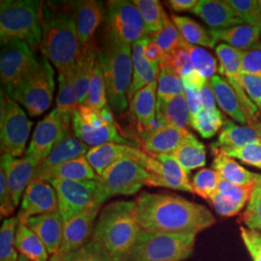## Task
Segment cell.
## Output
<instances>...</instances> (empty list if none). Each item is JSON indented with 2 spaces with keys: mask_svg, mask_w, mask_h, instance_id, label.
Masks as SVG:
<instances>
[{
  "mask_svg": "<svg viewBox=\"0 0 261 261\" xmlns=\"http://www.w3.org/2000/svg\"><path fill=\"white\" fill-rule=\"evenodd\" d=\"M241 238L253 261H261V233L257 230L240 227Z\"/></svg>",
  "mask_w": 261,
  "mask_h": 261,
  "instance_id": "54",
  "label": "cell"
},
{
  "mask_svg": "<svg viewBox=\"0 0 261 261\" xmlns=\"http://www.w3.org/2000/svg\"><path fill=\"white\" fill-rule=\"evenodd\" d=\"M98 60L103 69L110 107L115 114H120L128 108L127 93L134 71L132 47L106 28Z\"/></svg>",
  "mask_w": 261,
  "mask_h": 261,
  "instance_id": "4",
  "label": "cell"
},
{
  "mask_svg": "<svg viewBox=\"0 0 261 261\" xmlns=\"http://www.w3.org/2000/svg\"><path fill=\"white\" fill-rule=\"evenodd\" d=\"M243 222L250 229L261 230V174L253 187L249 204L243 214Z\"/></svg>",
  "mask_w": 261,
  "mask_h": 261,
  "instance_id": "49",
  "label": "cell"
},
{
  "mask_svg": "<svg viewBox=\"0 0 261 261\" xmlns=\"http://www.w3.org/2000/svg\"><path fill=\"white\" fill-rule=\"evenodd\" d=\"M254 185L242 186V185L234 184L220 178L218 192L234 202L241 203L243 205H245L246 202L250 200Z\"/></svg>",
  "mask_w": 261,
  "mask_h": 261,
  "instance_id": "50",
  "label": "cell"
},
{
  "mask_svg": "<svg viewBox=\"0 0 261 261\" xmlns=\"http://www.w3.org/2000/svg\"><path fill=\"white\" fill-rule=\"evenodd\" d=\"M147 36L162 48L165 55L172 53L185 43V40L180 34L177 28L170 19L162 29L157 32L150 33Z\"/></svg>",
  "mask_w": 261,
  "mask_h": 261,
  "instance_id": "44",
  "label": "cell"
},
{
  "mask_svg": "<svg viewBox=\"0 0 261 261\" xmlns=\"http://www.w3.org/2000/svg\"><path fill=\"white\" fill-rule=\"evenodd\" d=\"M68 4L75 17L77 34L84 47L93 41L95 31L103 21V5L96 0L72 1Z\"/></svg>",
  "mask_w": 261,
  "mask_h": 261,
  "instance_id": "19",
  "label": "cell"
},
{
  "mask_svg": "<svg viewBox=\"0 0 261 261\" xmlns=\"http://www.w3.org/2000/svg\"><path fill=\"white\" fill-rule=\"evenodd\" d=\"M98 53L99 47L94 39L84 47L83 55L75 68L68 75H58L56 108L63 112H73L85 103Z\"/></svg>",
  "mask_w": 261,
  "mask_h": 261,
  "instance_id": "7",
  "label": "cell"
},
{
  "mask_svg": "<svg viewBox=\"0 0 261 261\" xmlns=\"http://www.w3.org/2000/svg\"><path fill=\"white\" fill-rule=\"evenodd\" d=\"M16 249L20 253L19 261H48V252L45 245L25 224H19L18 226Z\"/></svg>",
  "mask_w": 261,
  "mask_h": 261,
  "instance_id": "34",
  "label": "cell"
},
{
  "mask_svg": "<svg viewBox=\"0 0 261 261\" xmlns=\"http://www.w3.org/2000/svg\"><path fill=\"white\" fill-rule=\"evenodd\" d=\"M196 234L156 233L141 230L127 261H183L195 248Z\"/></svg>",
  "mask_w": 261,
  "mask_h": 261,
  "instance_id": "6",
  "label": "cell"
},
{
  "mask_svg": "<svg viewBox=\"0 0 261 261\" xmlns=\"http://www.w3.org/2000/svg\"><path fill=\"white\" fill-rule=\"evenodd\" d=\"M210 202L212 203L216 212L224 217H232L234 215L238 214L245 206L228 199L219 192H217V194L211 198Z\"/></svg>",
  "mask_w": 261,
  "mask_h": 261,
  "instance_id": "56",
  "label": "cell"
},
{
  "mask_svg": "<svg viewBox=\"0 0 261 261\" xmlns=\"http://www.w3.org/2000/svg\"><path fill=\"white\" fill-rule=\"evenodd\" d=\"M73 112H66L56 108L38 122L32 139L25 151V158L40 166L48 157L59 139L66 123L72 119Z\"/></svg>",
  "mask_w": 261,
  "mask_h": 261,
  "instance_id": "15",
  "label": "cell"
},
{
  "mask_svg": "<svg viewBox=\"0 0 261 261\" xmlns=\"http://www.w3.org/2000/svg\"><path fill=\"white\" fill-rule=\"evenodd\" d=\"M38 64L34 50L23 42H10L2 46L0 77L2 90L14 101L33 75Z\"/></svg>",
  "mask_w": 261,
  "mask_h": 261,
  "instance_id": "9",
  "label": "cell"
},
{
  "mask_svg": "<svg viewBox=\"0 0 261 261\" xmlns=\"http://www.w3.org/2000/svg\"><path fill=\"white\" fill-rule=\"evenodd\" d=\"M194 70L205 80L212 79L218 71V64L214 56L202 47L185 43Z\"/></svg>",
  "mask_w": 261,
  "mask_h": 261,
  "instance_id": "42",
  "label": "cell"
},
{
  "mask_svg": "<svg viewBox=\"0 0 261 261\" xmlns=\"http://www.w3.org/2000/svg\"><path fill=\"white\" fill-rule=\"evenodd\" d=\"M151 173L137 161L122 159L108 168L101 176V182L110 197L132 196L143 186L149 185Z\"/></svg>",
  "mask_w": 261,
  "mask_h": 261,
  "instance_id": "12",
  "label": "cell"
},
{
  "mask_svg": "<svg viewBox=\"0 0 261 261\" xmlns=\"http://www.w3.org/2000/svg\"><path fill=\"white\" fill-rule=\"evenodd\" d=\"M201 102L203 105V110L206 111H214L216 108V96H215L213 87L210 84V81L206 83L205 85L199 90Z\"/></svg>",
  "mask_w": 261,
  "mask_h": 261,
  "instance_id": "58",
  "label": "cell"
},
{
  "mask_svg": "<svg viewBox=\"0 0 261 261\" xmlns=\"http://www.w3.org/2000/svg\"><path fill=\"white\" fill-rule=\"evenodd\" d=\"M0 216L1 219L13 214L16 205L10 192L5 169L0 166Z\"/></svg>",
  "mask_w": 261,
  "mask_h": 261,
  "instance_id": "52",
  "label": "cell"
},
{
  "mask_svg": "<svg viewBox=\"0 0 261 261\" xmlns=\"http://www.w3.org/2000/svg\"><path fill=\"white\" fill-rule=\"evenodd\" d=\"M182 82H183V85H184L185 89L193 88L196 90H200L208 81L205 80L203 76L199 75L197 72L194 71L190 75L182 77Z\"/></svg>",
  "mask_w": 261,
  "mask_h": 261,
  "instance_id": "60",
  "label": "cell"
},
{
  "mask_svg": "<svg viewBox=\"0 0 261 261\" xmlns=\"http://www.w3.org/2000/svg\"><path fill=\"white\" fill-rule=\"evenodd\" d=\"M72 125L75 137L88 146L97 147L108 143H120L137 147L138 144L126 140L118 134L115 124L107 125L101 129H93L86 125L77 112L74 111L72 115Z\"/></svg>",
  "mask_w": 261,
  "mask_h": 261,
  "instance_id": "27",
  "label": "cell"
},
{
  "mask_svg": "<svg viewBox=\"0 0 261 261\" xmlns=\"http://www.w3.org/2000/svg\"><path fill=\"white\" fill-rule=\"evenodd\" d=\"M236 16L247 25L261 29V10L258 1L254 0H226Z\"/></svg>",
  "mask_w": 261,
  "mask_h": 261,
  "instance_id": "46",
  "label": "cell"
},
{
  "mask_svg": "<svg viewBox=\"0 0 261 261\" xmlns=\"http://www.w3.org/2000/svg\"><path fill=\"white\" fill-rule=\"evenodd\" d=\"M145 24L146 35L164 28L169 19L162 4L157 0H134Z\"/></svg>",
  "mask_w": 261,
  "mask_h": 261,
  "instance_id": "38",
  "label": "cell"
},
{
  "mask_svg": "<svg viewBox=\"0 0 261 261\" xmlns=\"http://www.w3.org/2000/svg\"><path fill=\"white\" fill-rule=\"evenodd\" d=\"M151 173L149 187H163L195 193L188 173L172 154H151L146 152L140 163Z\"/></svg>",
  "mask_w": 261,
  "mask_h": 261,
  "instance_id": "13",
  "label": "cell"
},
{
  "mask_svg": "<svg viewBox=\"0 0 261 261\" xmlns=\"http://www.w3.org/2000/svg\"><path fill=\"white\" fill-rule=\"evenodd\" d=\"M219 182L220 176L214 169L203 168L196 173L192 186L195 194L210 201L218 192Z\"/></svg>",
  "mask_w": 261,
  "mask_h": 261,
  "instance_id": "45",
  "label": "cell"
},
{
  "mask_svg": "<svg viewBox=\"0 0 261 261\" xmlns=\"http://www.w3.org/2000/svg\"><path fill=\"white\" fill-rule=\"evenodd\" d=\"M242 73L261 76V47L243 51Z\"/></svg>",
  "mask_w": 261,
  "mask_h": 261,
  "instance_id": "55",
  "label": "cell"
},
{
  "mask_svg": "<svg viewBox=\"0 0 261 261\" xmlns=\"http://www.w3.org/2000/svg\"><path fill=\"white\" fill-rule=\"evenodd\" d=\"M258 47H261V42L258 44Z\"/></svg>",
  "mask_w": 261,
  "mask_h": 261,
  "instance_id": "64",
  "label": "cell"
},
{
  "mask_svg": "<svg viewBox=\"0 0 261 261\" xmlns=\"http://www.w3.org/2000/svg\"><path fill=\"white\" fill-rule=\"evenodd\" d=\"M68 261H112L103 246L91 238Z\"/></svg>",
  "mask_w": 261,
  "mask_h": 261,
  "instance_id": "51",
  "label": "cell"
},
{
  "mask_svg": "<svg viewBox=\"0 0 261 261\" xmlns=\"http://www.w3.org/2000/svg\"><path fill=\"white\" fill-rule=\"evenodd\" d=\"M107 22V28L129 45L146 36L144 21L133 1H108Z\"/></svg>",
  "mask_w": 261,
  "mask_h": 261,
  "instance_id": "14",
  "label": "cell"
},
{
  "mask_svg": "<svg viewBox=\"0 0 261 261\" xmlns=\"http://www.w3.org/2000/svg\"><path fill=\"white\" fill-rule=\"evenodd\" d=\"M141 230L136 200H117L100 212L92 238L103 246L112 261H127Z\"/></svg>",
  "mask_w": 261,
  "mask_h": 261,
  "instance_id": "3",
  "label": "cell"
},
{
  "mask_svg": "<svg viewBox=\"0 0 261 261\" xmlns=\"http://www.w3.org/2000/svg\"><path fill=\"white\" fill-rule=\"evenodd\" d=\"M185 96H186L187 103H188L191 117L196 116L199 112L203 111V105L201 102L199 90L193 89V88H186Z\"/></svg>",
  "mask_w": 261,
  "mask_h": 261,
  "instance_id": "57",
  "label": "cell"
},
{
  "mask_svg": "<svg viewBox=\"0 0 261 261\" xmlns=\"http://www.w3.org/2000/svg\"><path fill=\"white\" fill-rule=\"evenodd\" d=\"M181 167L189 174L193 169L206 165L205 146L191 133L177 149L172 153Z\"/></svg>",
  "mask_w": 261,
  "mask_h": 261,
  "instance_id": "35",
  "label": "cell"
},
{
  "mask_svg": "<svg viewBox=\"0 0 261 261\" xmlns=\"http://www.w3.org/2000/svg\"><path fill=\"white\" fill-rule=\"evenodd\" d=\"M218 155L237 158L248 166L261 169V139L250 142L242 147L225 150Z\"/></svg>",
  "mask_w": 261,
  "mask_h": 261,
  "instance_id": "48",
  "label": "cell"
},
{
  "mask_svg": "<svg viewBox=\"0 0 261 261\" xmlns=\"http://www.w3.org/2000/svg\"><path fill=\"white\" fill-rule=\"evenodd\" d=\"M54 179L71 180V181H84L97 180L101 181V177L95 172L88 161L84 157L75 159L55 168L47 169L44 172L34 175L32 180H43L49 182Z\"/></svg>",
  "mask_w": 261,
  "mask_h": 261,
  "instance_id": "28",
  "label": "cell"
},
{
  "mask_svg": "<svg viewBox=\"0 0 261 261\" xmlns=\"http://www.w3.org/2000/svg\"><path fill=\"white\" fill-rule=\"evenodd\" d=\"M108 101L109 99H108L107 85H106V81L103 76V69L97 58L94 66L93 75L89 85L87 100L84 105L92 109L102 110L109 106Z\"/></svg>",
  "mask_w": 261,
  "mask_h": 261,
  "instance_id": "40",
  "label": "cell"
},
{
  "mask_svg": "<svg viewBox=\"0 0 261 261\" xmlns=\"http://www.w3.org/2000/svg\"><path fill=\"white\" fill-rule=\"evenodd\" d=\"M144 54L150 62L154 64H161L165 56L162 48L159 47L156 43H154L150 38L144 48Z\"/></svg>",
  "mask_w": 261,
  "mask_h": 261,
  "instance_id": "59",
  "label": "cell"
},
{
  "mask_svg": "<svg viewBox=\"0 0 261 261\" xmlns=\"http://www.w3.org/2000/svg\"><path fill=\"white\" fill-rule=\"evenodd\" d=\"M136 208L140 227L150 232L197 234L216 222L205 206L176 195L142 192Z\"/></svg>",
  "mask_w": 261,
  "mask_h": 261,
  "instance_id": "1",
  "label": "cell"
},
{
  "mask_svg": "<svg viewBox=\"0 0 261 261\" xmlns=\"http://www.w3.org/2000/svg\"><path fill=\"white\" fill-rule=\"evenodd\" d=\"M191 12L213 29H226L244 23L226 1L200 0Z\"/></svg>",
  "mask_w": 261,
  "mask_h": 261,
  "instance_id": "25",
  "label": "cell"
},
{
  "mask_svg": "<svg viewBox=\"0 0 261 261\" xmlns=\"http://www.w3.org/2000/svg\"><path fill=\"white\" fill-rule=\"evenodd\" d=\"M40 49L43 56L56 66L59 75H68L75 68L84 47L69 4L65 8L43 6Z\"/></svg>",
  "mask_w": 261,
  "mask_h": 261,
  "instance_id": "2",
  "label": "cell"
},
{
  "mask_svg": "<svg viewBox=\"0 0 261 261\" xmlns=\"http://www.w3.org/2000/svg\"><path fill=\"white\" fill-rule=\"evenodd\" d=\"M19 226L17 217L5 219L0 228V261H19L16 251V233Z\"/></svg>",
  "mask_w": 261,
  "mask_h": 261,
  "instance_id": "39",
  "label": "cell"
},
{
  "mask_svg": "<svg viewBox=\"0 0 261 261\" xmlns=\"http://www.w3.org/2000/svg\"><path fill=\"white\" fill-rule=\"evenodd\" d=\"M144 154L145 152L138 147L120 143H108L90 148L85 158L101 177L108 168L122 159L132 158L139 163Z\"/></svg>",
  "mask_w": 261,
  "mask_h": 261,
  "instance_id": "21",
  "label": "cell"
},
{
  "mask_svg": "<svg viewBox=\"0 0 261 261\" xmlns=\"http://www.w3.org/2000/svg\"><path fill=\"white\" fill-rule=\"evenodd\" d=\"M59 210L56 189L43 180H32L23 193L19 214V224H25L32 217Z\"/></svg>",
  "mask_w": 261,
  "mask_h": 261,
  "instance_id": "17",
  "label": "cell"
},
{
  "mask_svg": "<svg viewBox=\"0 0 261 261\" xmlns=\"http://www.w3.org/2000/svg\"><path fill=\"white\" fill-rule=\"evenodd\" d=\"M239 82L248 97L261 112V76L242 73Z\"/></svg>",
  "mask_w": 261,
  "mask_h": 261,
  "instance_id": "53",
  "label": "cell"
},
{
  "mask_svg": "<svg viewBox=\"0 0 261 261\" xmlns=\"http://www.w3.org/2000/svg\"><path fill=\"white\" fill-rule=\"evenodd\" d=\"M157 122L161 126H172L178 129H187L191 125L186 96L179 95L170 100L157 101Z\"/></svg>",
  "mask_w": 261,
  "mask_h": 261,
  "instance_id": "30",
  "label": "cell"
},
{
  "mask_svg": "<svg viewBox=\"0 0 261 261\" xmlns=\"http://www.w3.org/2000/svg\"><path fill=\"white\" fill-rule=\"evenodd\" d=\"M191 133L172 126H160L147 134L143 147L151 154H172Z\"/></svg>",
  "mask_w": 261,
  "mask_h": 261,
  "instance_id": "29",
  "label": "cell"
},
{
  "mask_svg": "<svg viewBox=\"0 0 261 261\" xmlns=\"http://www.w3.org/2000/svg\"><path fill=\"white\" fill-rule=\"evenodd\" d=\"M185 43L183 44V46L178 47L172 53L165 55L161 63V66L170 69L171 71L176 73L181 79L190 75L192 72L195 71L189 51L185 47Z\"/></svg>",
  "mask_w": 261,
  "mask_h": 261,
  "instance_id": "47",
  "label": "cell"
},
{
  "mask_svg": "<svg viewBox=\"0 0 261 261\" xmlns=\"http://www.w3.org/2000/svg\"><path fill=\"white\" fill-rule=\"evenodd\" d=\"M1 166L5 169L10 192L17 207L39 166L35 162L25 157L16 159L9 154L1 155Z\"/></svg>",
  "mask_w": 261,
  "mask_h": 261,
  "instance_id": "20",
  "label": "cell"
},
{
  "mask_svg": "<svg viewBox=\"0 0 261 261\" xmlns=\"http://www.w3.org/2000/svg\"><path fill=\"white\" fill-rule=\"evenodd\" d=\"M174 12L192 11L198 4L197 0H169L166 2Z\"/></svg>",
  "mask_w": 261,
  "mask_h": 261,
  "instance_id": "61",
  "label": "cell"
},
{
  "mask_svg": "<svg viewBox=\"0 0 261 261\" xmlns=\"http://www.w3.org/2000/svg\"><path fill=\"white\" fill-rule=\"evenodd\" d=\"M157 95L158 80L140 89L130 100V112L143 133L147 132L149 134L157 129Z\"/></svg>",
  "mask_w": 261,
  "mask_h": 261,
  "instance_id": "23",
  "label": "cell"
},
{
  "mask_svg": "<svg viewBox=\"0 0 261 261\" xmlns=\"http://www.w3.org/2000/svg\"><path fill=\"white\" fill-rule=\"evenodd\" d=\"M25 225L40 238L48 254L53 256L59 251L65 226L59 210L48 214L32 217L25 223Z\"/></svg>",
  "mask_w": 261,
  "mask_h": 261,
  "instance_id": "22",
  "label": "cell"
},
{
  "mask_svg": "<svg viewBox=\"0 0 261 261\" xmlns=\"http://www.w3.org/2000/svg\"><path fill=\"white\" fill-rule=\"evenodd\" d=\"M148 40L149 37L146 35L132 45L134 71L130 88L127 93L130 100L140 89L158 80L161 64L151 63L144 54V48Z\"/></svg>",
  "mask_w": 261,
  "mask_h": 261,
  "instance_id": "24",
  "label": "cell"
},
{
  "mask_svg": "<svg viewBox=\"0 0 261 261\" xmlns=\"http://www.w3.org/2000/svg\"><path fill=\"white\" fill-rule=\"evenodd\" d=\"M33 123L16 101L1 90L0 147L2 154L20 157L25 150Z\"/></svg>",
  "mask_w": 261,
  "mask_h": 261,
  "instance_id": "10",
  "label": "cell"
},
{
  "mask_svg": "<svg viewBox=\"0 0 261 261\" xmlns=\"http://www.w3.org/2000/svg\"><path fill=\"white\" fill-rule=\"evenodd\" d=\"M47 183L56 189L59 211L64 224L88 209L101 207L110 198L103 183L97 180L54 179Z\"/></svg>",
  "mask_w": 261,
  "mask_h": 261,
  "instance_id": "8",
  "label": "cell"
},
{
  "mask_svg": "<svg viewBox=\"0 0 261 261\" xmlns=\"http://www.w3.org/2000/svg\"><path fill=\"white\" fill-rule=\"evenodd\" d=\"M212 168L220 178L242 186L254 185L260 176V174L243 168L237 162L224 155H215Z\"/></svg>",
  "mask_w": 261,
  "mask_h": 261,
  "instance_id": "33",
  "label": "cell"
},
{
  "mask_svg": "<svg viewBox=\"0 0 261 261\" xmlns=\"http://www.w3.org/2000/svg\"><path fill=\"white\" fill-rule=\"evenodd\" d=\"M89 149L90 148L88 145L75 137L71 119L66 123L54 149L48 157L36 168L34 175L64 164L66 162L84 157Z\"/></svg>",
  "mask_w": 261,
  "mask_h": 261,
  "instance_id": "18",
  "label": "cell"
},
{
  "mask_svg": "<svg viewBox=\"0 0 261 261\" xmlns=\"http://www.w3.org/2000/svg\"><path fill=\"white\" fill-rule=\"evenodd\" d=\"M101 207H94L81 213L65 224L59 251L49 261H68L92 238L96 218Z\"/></svg>",
  "mask_w": 261,
  "mask_h": 261,
  "instance_id": "16",
  "label": "cell"
},
{
  "mask_svg": "<svg viewBox=\"0 0 261 261\" xmlns=\"http://www.w3.org/2000/svg\"><path fill=\"white\" fill-rule=\"evenodd\" d=\"M259 139H261V130L258 124L240 126L225 119L218 140L211 144V150L214 155H218L225 150L242 147Z\"/></svg>",
  "mask_w": 261,
  "mask_h": 261,
  "instance_id": "26",
  "label": "cell"
},
{
  "mask_svg": "<svg viewBox=\"0 0 261 261\" xmlns=\"http://www.w3.org/2000/svg\"><path fill=\"white\" fill-rule=\"evenodd\" d=\"M210 84L213 87L216 101L221 110L235 121L243 125L247 124L241 103L227 80L220 75H214L210 80Z\"/></svg>",
  "mask_w": 261,
  "mask_h": 261,
  "instance_id": "32",
  "label": "cell"
},
{
  "mask_svg": "<svg viewBox=\"0 0 261 261\" xmlns=\"http://www.w3.org/2000/svg\"><path fill=\"white\" fill-rule=\"evenodd\" d=\"M210 33L216 41H223L230 47L245 51L258 46L261 29L242 24L226 29H211Z\"/></svg>",
  "mask_w": 261,
  "mask_h": 261,
  "instance_id": "31",
  "label": "cell"
},
{
  "mask_svg": "<svg viewBox=\"0 0 261 261\" xmlns=\"http://www.w3.org/2000/svg\"><path fill=\"white\" fill-rule=\"evenodd\" d=\"M216 54L220 61V74L225 75L228 82L239 81L242 75V50L220 44L216 47Z\"/></svg>",
  "mask_w": 261,
  "mask_h": 261,
  "instance_id": "37",
  "label": "cell"
},
{
  "mask_svg": "<svg viewBox=\"0 0 261 261\" xmlns=\"http://www.w3.org/2000/svg\"><path fill=\"white\" fill-rule=\"evenodd\" d=\"M56 89L55 72L45 56L38 58L33 75L15 100L21 103L31 117L39 116L49 109Z\"/></svg>",
  "mask_w": 261,
  "mask_h": 261,
  "instance_id": "11",
  "label": "cell"
},
{
  "mask_svg": "<svg viewBox=\"0 0 261 261\" xmlns=\"http://www.w3.org/2000/svg\"><path fill=\"white\" fill-rule=\"evenodd\" d=\"M179 95H185L182 79L170 69L161 66L158 76V99L170 100Z\"/></svg>",
  "mask_w": 261,
  "mask_h": 261,
  "instance_id": "43",
  "label": "cell"
},
{
  "mask_svg": "<svg viewBox=\"0 0 261 261\" xmlns=\"http://www.w3.org/2000/svg\"><path fill=\"white\" fill-rule=\"evenodd\" d=\"M171 20L187 43L208 48L215 47L217 41L211 35L210 31H207L196 20L188 17L176 16L174 14H171Z\"/></svg>",
  "mask_w": 261,
  "mask_h": 261,
  "instance_id": "36",
  "label": "cell"
},
{
  "mask_svg": "<svg viewBox=\"0 0 261 261\" xmlns=\"http://www.w3.org/2000/svg\"><path fill=\"white\" fill-rule=\"evenodd\" d=\"M257 124H258V126H259V128H260V130H261V112H260V117H259V121H258V123H257Z\"/></svg>",
  "mask_w": 261,
  "mask_h": 261,
  "instance_id": "62",
  "label": "cell"
},
{
  "mask_svg": "<svg viewBox=\"0 0 261 261\" xmlns=\"http://www.w3.org/2000/svg\"><path fill=\"white\" fill-rule=\"evenodd\" d=\"M258 5H259V7H260L261 10V0H259V1H258Z\"/></svg>",
  "mask_w": 261,
  "mask_h": 261,
  "instance_id": "63",
  "label": "cell"
},
{
  "mask_svg": "<svg viewBox=\"0 0 261 261\" xmlns=\"http://www.w3.org/2000/svg\"><path fill=\"white\" fill-rule=\"evenodd\" d=\"M42 1L2 0L0 2L1 46L18 41L37 49L42 40Z\"/></svg>",
  "mask_w": 261,
  "mask_h": 261,
  "instance_id": "5",
  "label": "cell"
},
{
  "mask_svg": "<svg viewBox=\"0 0 261 261\" xmlns=\"http://www.w3.org/2000/svg\"><path fill=\"white\" fill-rule=\"evenodd\" d=\"M224 120V115L218 109L214 111L203 110L196 116L191 117V126L203 139H211L222 128Z\"/></svg>",
  "mask_w": 261,
  "mask_h": 261,
  "instance_id": "41",
  "label": "cell"
}]
</instances>
